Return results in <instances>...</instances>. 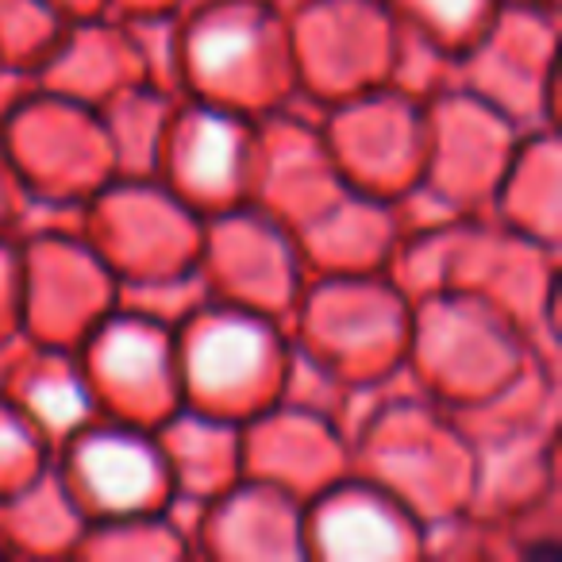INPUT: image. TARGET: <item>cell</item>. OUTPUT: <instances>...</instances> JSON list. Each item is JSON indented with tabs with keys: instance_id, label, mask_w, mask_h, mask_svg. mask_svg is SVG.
<instances>
[{
	"instance_id": "obj_9",
	"label": "cell",
	"mask_w": 562,
	"mask_h": 562,
	"mask_svg": "<svg viewBox=\"0 0 562 562\" xmlns=\"http://www.w3.org/2000/svg\"><path fill=\"white\" fill-rule=\"evenodd\" d=\"M16 454H24V436L12 424H0V459H16Z\"/></svg>"
},
{
	"instance_id": "obj_6",
	"label": "cell",
	"mask_w": 562,
	"mask_h": 562,
	"mask_svg": "<svg viewBox=\"0 0 562 562\" xmlns=\"http://www.w3.org/2000/svg\"><path fill=\"white\" fill-rule=\"evenodd\" d=\"M250 43L255 35L247 27H212L196 40V66L204 74H224L250 55Z\"/></svg>"
},
{
	"instance_id": "obj_3",
	"label": "cell",
	"mask_w": 562,
	"mask_h": 562,
	"mask_svg": "<svg viewBox=\"0 0 562 562\" xmlns=\"http://www.w3.org/2000/svg\"><path fill=\"white\" fill-rule=\"evenodd\" d=\"M321 536L328 554H336V559H393L401 551L393 524L374 505H362V501L331 508L321 524Z\"/></svg>"
},
{
	"instance_id": "obj_8",
	"label": "cell",
	"mask_w": 562,
	"mask_h": 562,
	"mask_svg": "<svg viewBox=\"0 0 562 562\" xmlns=\"http://www.w3.org/2000/svg\"><path fill=\"white\" fill-rule=\"evenodd\" d=\"M428 4V12L439 20V24H447V27H459V24H467L470 16H474V9H477V0H424Z\"/></svg>"
},
{
	"instance_id": "obj_5",
	"label": "cell",
	"mask_w": 562,
	"mask_h": 562,
	"mask_svg": "<svg viewBox=\"0 0 562 562\" xmlns=\"http://www.w3.org/2000/svg\"><path fill=\"white\" fill-rule=\"evenodd\" d=\"M104 370L120 382H147L162 367V351L158 339L143 328H116L101 347Z\"/></svg>"
},
{
	"instance_id": "obj_4",
	"label": "cell",
	"mask_w": 562,
	"mask_h": 562,
	"mask_svg": "<svg viewBox=\"0 0 562 562\" xmlns=\"http://www.w3.org/2000/svg\"><path fill=\"white\" fill-rule=\"evenodd\" d=\"M235 173V132L224 120L201 116L189 135V178L201 189L227 186Z\"/></svg>"
},
{
	"instance_id": "obj_7",
	"label": "cell",
	"mask_w": 562,
	"mask_h": 562,
	"mask_svg": "<svg viewBox=\"0 0 562 562\" xmlns=\"http://www.w3.org/2000/svg\"><path fill=\"white\" fill-rule=\"evenodd\" d=\"M35 405H40L43 420L55 424V428H66V424H74L86 413V393L74 382H43L35 390Z\"/></svg>"
},
{
	"instance_id": "obj_2",
	"label": "cell",
	"mask_w": 562,
	"mask_h": 562,
	"mask_svg": "<svg viewBox=\"0 0 562 562\" xmlns=\"http://www.w3.org/2000/svg\"><path fill=\"white\" fill-rule=\"evenodd\" d=\"M262 362V331L250 324L227 321L209 328L196 339L193 370L201 378L204 390H224V385H239Z\"/></svg>"
},
{
	"instance_id": "obj_10",
	"label": "cell",
	"mask_w": 562,
	"mask_h": 562,
	"mask_svg": "<svg viewBox=\"0 0 562 562\" xmlns=\"http://www.w3.org/2000/svg\"><path fill=\"white\" fill-rule=\"evenodd\" d=\"M0 270H4V266H0Z\"/></svg>"
},
{
	"instance_id": "obj_1",
	"label": "cell",
	"mask_w": 562,
	"mask_h": 562,
	"mask_svg": "<svg viewBox=\"0 0 562 562\" xmlns=\"http://www.w3.org/2000/svg\"><path fill=\"white\" fill-rule=\"evenodd\" d=\"M81 470L93 482V490L101 493V501L116 508L139 505L150 490H155V459L143 451L139 443L127 439H97L81 451Z\"/></svg>"
}]
</instances>
